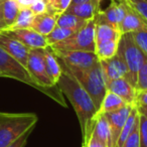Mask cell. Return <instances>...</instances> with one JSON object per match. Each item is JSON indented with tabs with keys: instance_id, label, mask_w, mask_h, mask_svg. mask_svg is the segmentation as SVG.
Instances as JSON below:
<instances>
[{
	"instance_id": "obj_33",
	"label": "cell",
	"mask_w": 147,
	"mask_h": 147,
	"mask_svg": "<svg viewBox=\"0 0 147 147\" xmlns=\"http://www.w3.org/2000/svg\"><path fill=\"white\" fill-rule=\"evenodd\" d=\"M30 10L34 15H39L47 12V0H35L34 3L31 5Z\"/></svg>"
},
{
	"instance_id": "obj_16",
	"label": "cell",
	"mask_w": 147,
	"mask_h": 147,
	"mask_svg": "<svg viewBox=\"0 0 147 147\" xmlns=\"http://www.w3.org/2000/svg\"><path fill=\"white\" fill-rule=\"evenodd\" d=\"M92 134L95 137H97L99 140L104 142L107 147H114L110 125H109L108 120L104 114L97 113L96 117H95Z\"/></svg>"
},
{
	"instance_id": "obj_25",
	"label": "cell",
	"mask_w": 147,
	"mask_h": 147,
	"mask_svg": "<svg viewBox=\"0 0 147 147\" xmlns=\"http://www.w3.org/2000/svg\"><path fill=\"white\" fill-rule=\"evenodd\" d=\"M122 33L118 28L106 23H97L95 27L96 40H120Z\"/></svg>"
},
{
	"instance_id": "obj_43",
	"label": "cell",
	"mask_w": 147,
	"mask_h": 147,
	"mask_svg": "<svg viewBox=\"0 0 147 147\" xmlns=\"http://www.w3.org/2000/svg\"><path fill=\"white\" fill-rule=\"evenodd\" d=\"M0 77H2V75H1V73H0Z\"/></svg>"
},
{
	"instance_id": "obj_3",
	"label": "cell",
	"mask_w": 147,
	"mask_h": 147,
	"mask_svg": "<svg viewBox=\"0 0 147 147\" xmlns=\"http://www.w3.org/2000/svg\"><path fill=\"white\" fill-rule=\"evenodd\" d=\"M38 117L33 113L0 112V147H7L34 128Z\"/></svg>"
},
{
	"instance_id": "obj_28",
	"label": "cell",
	"mask_w": 147,
	"mask_h": 147,
	"mask_svg": "<svg viewBox=\"0 0 147 147\" xmlns=\"http://www.w3.org/2000/svg\"><path fill=\"white\" fill-rule=\"evenodd\" d=\"M131 9L135 11L147 23V1L146 0H123Z\"/></svg>"
},
{
	"instance_id": "obj_17",
	"label": "cell",
	"mask_w": 147,
	"mask_h": 147,
	"mask_svg": "<svg viewBox=\"0 0 147 147\" xmlns=\"http://www.w3.org/2000/svg\"><path fill=\"white\" fill-rule=\"evenodd\" d=\"M57 17H59L57 14H53V13L49 12L35 15L30 28H32L36 32L40 33L41 35L47 36L57 26Z\"/></svg>"
},
{
	"instance_id": "obj_42",
	"label": "cell",
	"mask_w": 147,
	"mask_h": 147,
	"mask_svg": "<svg viewBox=\"0 0 147 147\" xmlns=\"http://www.w3.org/2000/svg\"><path fill=\"white\" fill-rule=\"evenodd\" d=\"M94 1L99 5H101V2H102V0H94ZM111 1H113V0H111Z\"/></svg>"
},
{
	"instance_id": "obj_39",
	"label": "cell",
	"mask_w": 147,
	"mask_h": 147,
	"mask_svg": "<svg viewBox=\"0 0 147 147\" xmlns=\"http://www.w3.org/2000/svg\"><path fill=\"white\" fill-rule=\"evenodd\" d=\"M7 26L5 24L4 20H3V17H2V13H1V9H0V31H3V30H6Z\"/></svg>"
},
{
	"instance_id": "obj_31",
	"label": "cell",
	"mask_w": 147,
	"mask_h": 147,
	"mask_svg": "<svg viewBox=\"0 0 147 147\" xmlns=\"http://www.w3.org/2000/svg\"><path fill=\"white\" fill-rule=\"evenodd\" d=\"M122 147H140V134H139V123L135 126L131 134L127 137Z\"/></svg>"
},
{
	"instance_id": "obj_44",
	"label": "cell",
	"mask_w": 147,
	"mask_h": 147,
	"mask_svg": "<svg viewBox=\"0 0 147 147\" xmlns=\"http://www.w3.org/2000/svg\"><path fill=\"white\" fill-rule=\"evenodd\" d=\"M146 1H147V0H146Z\"/></svg>"
},
{
	"instance_id": "obj_12",
	"label": "cell",
	"mask_w": 147,
	"mask_h": 147,
	"mask_svg": "<svg viewBox=\"0 0 147 147\" xmlns=\"http://www.w3.org/2000/svg\"><path fill=\"white\" fill-rule=\"evenodd\" d=\"M99 61H100V65L102 67V71L105 79H106L107 84L111 81L116 80V79L126 78L127 67L125 65L124 59L118 53L111 59Z\"/></svg>"
},
{
	"instance_id": "obj_4",
	"label": "cell",
	"mask_w": 147,
	"mask_h": 147,
	"mask_svg": "<svg viewBox=\"0 0 147 147\" xmlns=\"http://www.w3.org/2000/svg\"><path fill=\"white\" fill-rule=\"evenodd\" d=\"M61 67L67 69L80 83L81 86L88 92L98 111L107 92V82L103 74L100 61L88 69H67L63 63H61Z\"/></svg>"
},
{
	"instance_id": "obj_20",
	"label": "cell",
	"mask_w": 147,
	"mask_h": 147,
	"mask_svg": "<svg viewBox=\"0 0 147 147\" xmlns=\"http://www.w3.org/2000/svg\"><path fill=\"white\" fill-rule=\"evenodd\" d=\"M0 9L7 29L11 28L20 9L16 0H0Z\"/></svg>"
},
{
	"instance_id": "obj_35",
	"label": "cell",
	"mask_w": 147,
	"mask_h": 147,
	"mask_svg": "<svg viewBox=\"0 0 147 147\" xmlns=\"http://www.w3.org/2000/svg\"><path fill=\"white\" fill-rule=\"evenodd\" d=\"M33 129H31V130L27 131V132H25L23 135H21L20 137H19L17 140H15L13 143H11L9 146L7 147H24L25 145H26V142H27V139H28L29 135L31 134V132H32Z\"/></svg>"
},
{
	"instance_id": "obj_29",
	"label": "cell",
	"mask_w": 147,
	"mask_h": 147,
	"mask_svg": "<svg viewBox=\"0 0 147 147\" xmlns=\"http://www.w3.org/2000/svg\"><path fill=\"white\" fill-rule=\"evenodd\" d=\"M136 91L147 90V57L145 59L144 63H142L138 74H137L136 81Z\"/></svg>"
},
{
	"instance_id": "obj_21",
	"label": "cell",
	"mask_w": 147,
	"mask_h": 147,
	"mask_svg": "<svg viewBox=\"0 0 147 147\" xmlns=\"http://www.w3.org/2000/svg\"><path fill=\"white\" fill-rule=\"evenodd\" d=\"M119 40H96L95 53L99 61L113 57L118 51Z\"/></svg>"
},
{
	"instance_id": "obj_34",
	"label": "cell",
	"mask_w": 147,
	"mask_h": 147,
	"mask_svg": "<svg viewBox=\"0 0 147 147\" xmlns=\"http://www.w3.org/2000/svg\"><path fill=\"white\" fill-rule=\"evenodd\" d=\"M135 105L136 107H147V90L136 91Z\"/></svg>"
},
{
	"instance_id": "obj_19",
	"label": "cell",
	"mask_w": 147,
	"mask_h": 147,
	"mask_svg": "<svg viewBox=\"0 0 147 147\" xmlns=\"http://www.w3.org/2000/svg\"><path fill=\"white\" fill-rule=\"evenodd\" d=\"M43 53H45V67H47V71L49 74V77L51 78L53 85L57 86V82H59V78L61 76V74H63L61 63H59V59H57L53 49H51V47H47L45 49H43Z\"/></svg>"
},
{
	"instance_id": "obj_13",
	"label": "cell",
	"mask_w": 147,
	"mask_h": 147,
	"mask_svg": "<svg viewBox=\"0 0 147 147\" xmlns=\"http://www.w3.org/2000/svg\"><path fill=\"white\" fill-rule=\"evenodd\" d=\"M134 106L135 105H126V106H124L123 108L119 109L117 111L104 114L106 116L107 120H108L109 125H110L111 133H112L113 146L114 147L119 138L121 130H122L123 126H124L125 122H126L127 118H128L129 114H130V112L132 111Z\"/></svg>"
},
{
	"instance_id": "obj_24",
	"label": "cell",
	"mask_w": 147,
	"mask_h": 147,
	"mask_svg": "<svg viewBox=\"0 0 147 147\" xmlns=\"http://www.w3.org/2000/svg\"><path fill=\"white\" fill-rule=\"evenodd\" d=\"M139 112L138 109H137L136 105L133 107L132 111L129 114L128 118H127L126 122H125L124 126H123L122 130H121V133L119 135V138L117 140V143L115 145V147H122L123 144H124L125 140L127 139V137L131 134V132L133 131V129L135 128L137 124L139 123Z\"/></svg>"
},
{
	"instance_id": "obj_6",
	"label": "cell",
	"mask_w": 147,
	"mask_h": 147,
	"mask_svg": "<svg viewBox=\"0 0 147 147\" xmlns=\"http://www.w3.org/2000/svg\"><path fill=\"white\" fill-rule=\"evenodd\" d=\"M95 27H96L95 18L91 19L73 36L61 42L51 45V47L59 51H82L95 53V45H96Z\"/></svg>"
},
{
	"instance_id": "obj_30",
	"label": "cell",
	"mask_w": 147,
	"mask_h": 147,
	"mask_svg": "<svg viewBox=\"0 0 147 147\" xmlns=\"http://www.w3.org/2000/svg\"><path fill=\"white\" fill-rule=\"evenodd\" d=\"M131 34L139 49L147 57V31H135Z\"/></svg>"
},
{
	"instance_id": "obj_11",
	"label": "cell",
	"mask_w": 147,
	"mask_h": 147,
	"mask_svg": "<svg viewBox=\"0 0 147 147\" xmlns=\"http://www.w3.org/2000/svg\"><path fill=\"white\" fill-rule=\"evenodd\" d=\"M0 47L26 67L27 59H28L30 49L25 47L23 43L11 37L4 31H0Z\"/></svg>"
},
{
	"instance_id": "obj_15",
	"label": "cell",
	"mask_w": 147,
	"mask_h": 147,
	"mask_svg": "<svg viewBox=\"0 0 147 147\" xmlns=\"http://www.w3.org/2000/svg\"><path fill=\"white\" fill-rule=\"evenodd\" d=\"M119 30L122 34L132 33L135 31H147V23L133 9L128 6L127 13L121 22Z\"/></svg>"
},
{
	"instance_id": "obj_14",
	"label": "cell",
	"mask_w": 147,
	"mask_h": 147,
	"mask_svg": "<svg viewBox=\"0 0 147 147\" xmlns=\"http://www.w3.org/2000/svg\"><path fill=\"white\" fill-rule=\"evenodd\" d=\"M107 90L116 94L128 105H135L136 89L126 78L113 80L107 84Z\"/></svg>"
},
{
	"instance_id": "obj_23",
	"label": "cell",
	"mask_w": 147,
	"mask_h": 147,
	"mask_svg": "<svg viewBox=\"0 0 147 147\" xmlns=\"http://www.w3.org/2000/svg\"><path fill=\"white\" fill-rule=\"evenodd\" d=\"M89 20H85L83 18L76 16V15L71 14L69 12H63L59 15L57 20V26L63 27V28L71 29V30L77 32L81 28L87 24Z\"/></svg>"
},
{
	"instance_id": "obj_7",
	"label": "cell",
	"mask_w": 147,
	"mask_h": 147,
	"mask_svg": "<svg viewBox=\"0 0 147 147\" xmlns=\"http://www.w3.org/2000/svg\"><path fill=\"white\" fill-rule=\"evenodd\" d=\"M26 69L37 86L42 88L55 87L47 71L43 49H32L29 51Z\"/></svg>"
},
{
	"instance_id": "obj_37",
	"label": "cell",
	"mask_w": 147,
	"mask_h": 147,
	"mask_svg": "<svg viewBox=\"0 0 147 147\" xmlns=\"http://www.w3.org/2000/svg\"><path fill=\"white\" fill-rule=\"evenodd\" d=\"M71 1L73 0H59V2L57 4V12L59 14L65 12L69 8V5L71 4Z\"/></svg>"
},
{
	"instance_id": "obj_1",
	"label": "cell",
	"mask_w": 147,
	"mask_h": 147,
	"mask_svg": "<svg viewBox=\"0 0 147 147\" xmlns=\"http://www.w3.org/2000/svg\"><path fill=\"white\" fill-rule=\"evenodd\" d=\"M61 69L63 74L57 86L59 87L63 96L67 98L76 112L82 130L83 144H85L92 135L95 117L98 111L91 96L81 86L80 83L65 69L61 67Z\"/></svg>"
},
{
	"instance_id": "obj_8",
	"label": "cell",
	"mask_w": 147,
	"mask_h": 147,
	"mask_svg": "<svg viewBox=\"0 0 147 147\" xmlns=\"http://www.w3.org/2000/svg\"><path fill=\"white\" fill-rule=\"evenodd\" d=\"M53 49V47H51ZM59 63L67 69H88L99 63L96 53L82 51H59L53 49Z\"/></svg>"
},
{
	"instance_id": "obj_27",
	"label": "cell",
	"mask_w": 147,
	"mask_h": 147,
	"mask_svg": "<svg viewBox=\"0 0 147 147\" xmlns=\"http://www.w3.org/2000/svg\"><path fill=\"white\" fill-rule=\"evenodd\" d=\"M75 31L71 30V29H67L63 28V27H59V26H55L53 28V30L51 31L49 34H47V40L49 43V47L53 45H57L59 42L65 40V39L69 38L71 36H73L75 34Z\"/></svg>"
},
{
	"instance_id": "obj_41",
	"label": "cell",
	"mask_w": 147,
	"mask_h": 147,
	"mask_svg": "<svg viewBox=\"0 0 147 147\" xmlns=\"http://www.w3.org/2000/svg\"><path fill=\"white\" fill-rule=\"evenodd\" d=\"M89 1H92V0H73V1H71V4H78V3H85V2H89Z\"/></svg>"
},
{
	"instance_id": "obj_5",
	"label": "cell",
	"mask_w": 147,
	"mask_h": 147,
	"mask_svg": "<svg viewBox=\"0 0 147 147\" xmlns=\"http://www.w3.org/2000/svg\"><path fill=\"white\" fill-rule=\"evenodd\" d=\"M117 53L122 57L127 67L126 79L132 86L136 87L137 74L142 63H144L146 55L136 45L131 33L122 34L119 40V47Z\"/></svg>"
},
{
	"instance_id": "obj_22",
	"label": "cell",
	"mask_w": 147,
	"mask_h": 147,
	"mask_svg": "<svg viewBox=\"0 0 147 147\" xmlns=\"http://www.w3.org/2000/svg\"><path fill=\"white\" fill-rule=\"evenodd\" d=\"M126 105L128 104H126L125 101L122 100L120 97L107 90L104 99H103L102 103H101L100 108L98 110V113H100V114H107V113L114 112V111H117L119 109L123 108Z\"/></svg>"
},
{
	"instance_id": "obj_36",
	"label": "cell",
	"mask_w": 147,
	"mask_h": 147,
	"mask_svg": "<svg viewBox=\"0 0 147 147\" xmlns=\"http://www.w3.org/2000/svg\"><path fill=\"white\" fill-rule=\"evenodd\" d=\"M82 147H107L106 144L104 142H102L101 140H99L97 137H95L94 135H91V137L88 139L85 144L82 145Z\"/></svg>"
},
{
	"instance_id": "obj_10",
	"label": "cell",
	"mask_w": 147,
	"mask_h": 147,
	"mask_svg": "<svg viewBox=\"0 0 147 147\" xmlns=\"http://www.w3.org/2000/svg\"><path fill=\"white\" fill-rule=\"evenodd\" d=\"M11 37L17 39L21 43L27 47L29 49H45L49 47L47 37L36 32L32 28H16L3 30Z\"/></svg>"
},
{
	"instance_id": "obj_18",
	"label": "cell",
	"mask_w": 147,
	"mask_h": 147,
	"mask_svg": "<svg viewBox=\"0 0 147 147\" xmlns=\"http://www.w3.org/2000/svg\"><path fill=\"white\" fill-rule=\"evenodd\" d=\"M101 9L100 5L97 4L94 0L85 3H78V4H71L69 8L65 12H69L71 14L83 18L85 20H91L96 17L97 13Z\"/></svg>"
},
{
	"instance_id": "obj_40",
	"label": "cell",
	"mask_w": 147,
	"mask_h": 147,
	"mask_svg": "<svg viewBox=\"0 0 147 147\" xmlns=\"http://www.w3.org/2000/svg\"><path fill=\"white\" fill-rule=\"evenodd\" d=\"M137 109H138V112L140 113V114L147 117V107H137Z\"/></svg>"
},
{
	"instance_id": "obj_32",
	"label": "cell",
	"mask_w": 147,
	"mask_h": 147,
	"mask_svg": "<svg viewBox=\"0 0 147 147\" xmlns=\"http://www.w3.org/2000/svg\"><path fill=\"white\" fill-rule=\"evenodd\" d=\"M139 134L140 147H147V117L142 114L139 115Z\"/></svg>"
},
{
	"instance_id": "obj_2",
	"label": "cell",
	"mask_w": 147,
	"mask_h": 147,
	"mask_svg": "<svg viewBox=\"0 0 147 147\" xmlns=\"http://www.w3.org/2000/svg\"><path fill=\"white\" fill-rule=\"evenodd\" d=\"M0 73L2 77L15 79L19 82H22L37 89L43 94L49 96V98L53 99L57 104H59V106L67 107V103L63 98V95L59 89V87L55 86L53 88H42V87L37 86L36 83L33 81V79L29 75L26 67L1 47H0Z\"/></svg>"
},
{
	"instance_id": "obj_38",
	"label": "cell",
	"mask_w": 147,
	"mask_h": 147,
	"mask_svg": "<svg viewBox=\"0 0 147 147\" xmlns=\"http://www.w3.org/2000/svg\"><path fill=\"white\" fill-rule=\"evenodd\" d=\"M34 1L35 0H16L17 4L20 8H27V7L29 8L34 3Z\"/></svg>"
},
{
	"instance_id": "obj_26",
	"label": "cell",
	"mask_w": 147,
	"mask_h": 147,
	"mask_svg": "<svg viewBox=\"0 0 147 147\" xmlns=\"http://www.w3.org/2000/svg\"><path fill=\"white\" fill-rule=\"evenodd\" d=\"M35 15L30 10V8H20L19 9L18 15L15 19L14 24L9 29H16V28H30L32 21L34 19Z\"/></svg>"
},
{
	"instance_id": "obj_9",
	"label": "cell",
	"mask_w": 147,
	"mask_h": 147,
	"mask_svg": "<svg viewBox=\"0 0 147 147\" xmlns=\"http://www.w3.org/2000/svg\"><path fill=\"white\" fill-rule=\"evenodd\" d=\"M128 5L123 0H113L106 9H100L95 17L97 23H106L119 29L127 13Z\"/></svg>"
}]
</instances>
